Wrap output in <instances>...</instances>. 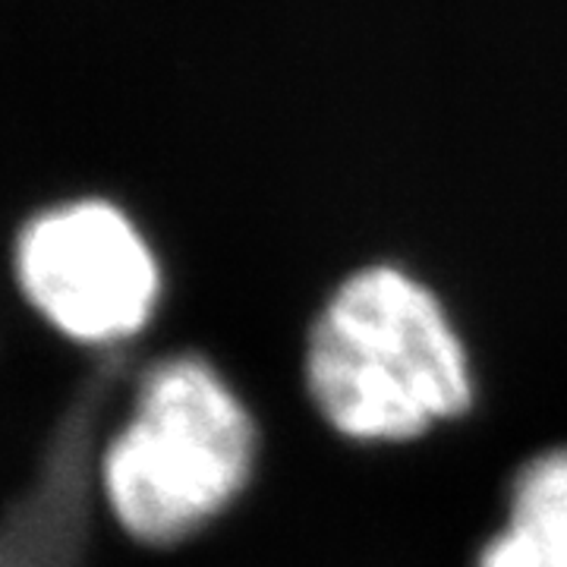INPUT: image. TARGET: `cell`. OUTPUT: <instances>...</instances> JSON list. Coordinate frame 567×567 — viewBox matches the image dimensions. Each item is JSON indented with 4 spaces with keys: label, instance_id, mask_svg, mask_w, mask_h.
I'll return each mask as SVG.
<instances>
[{
    "label": "cell",
    "instance_id": "3957f363",
    "mask_svg": "<svg viewBox=\"0 0 567 567\" xmlns=\"http://www.w3.org/2000/svg\"><path fill=\"white\" fill-rule=\"evenodd\" d=\"M29 300L80 341H117L152 316L158 265L117 208L80 203L32 224L20 240Z\"/></svg>",
    "mask_w": 567,
    "mask_h": 567
},
{
    "label": "cell",
    "instance_id": "7a4b0ae2",
    "mask_svg": "<svg viewBox=\"0 0 567 567\" xmlns=\"http://www.w3.org/2000/svg\"><path fill=\"white\" fill-rule=\"evenodd\" d=\"M252 457L256 429L240 398L212 365L181 357L145 379L104 457V488L136 539L167 546L240 495Z\"/></svg>",
    "mask_w": 567,
    "mask_h": 567
},
{
    "label": "cell",
    "instance_id": "6da1fadb",
    "mask_svg": "<svg viewBox=\"0 0 567 567\" xmlns=\"http://www.w3.org/2000/svg\"><path fill=\"white\" fill-rule=\"evenodd\" d=\"M306 379L324 420L360 442H404L470 404L454 324L398 268H365L341 284L312 328Z\"/></svg>",
    "mask_w": 567,
    "mask_h": 567
},
{
    "label": "cell",
    "instance_id": "277c9868",
    "mask_svg": "<svg viewBox=\"0 0 567 567\" xmlns=\"http://www.w3.org/2000/svg\"><path fill=\"white\" fill-rule=\"evenodd\" d=\"M480 567H567V451L536 457L517 476L505 527Z\"/></svg>",
    "mask_w": 567,
    "mask_h": 567
}]
</instances>
